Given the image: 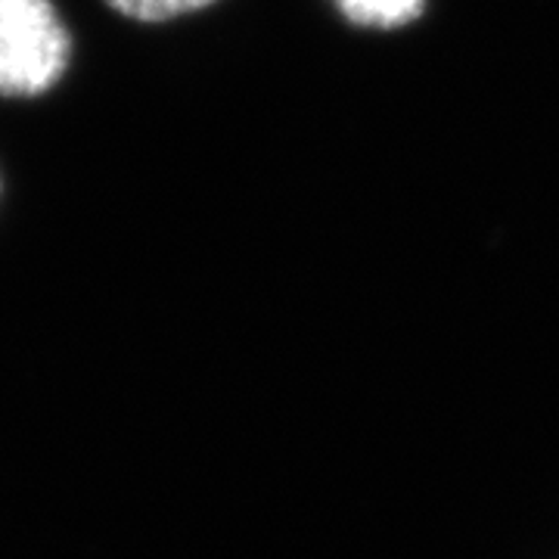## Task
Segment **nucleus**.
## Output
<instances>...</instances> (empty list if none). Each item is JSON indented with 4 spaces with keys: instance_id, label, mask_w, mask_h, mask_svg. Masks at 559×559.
I'll list each match as a JSON object with an SVG mask.
<instances>
[{
    "instance_id": "obj_1",
    "label": "nucleus",
    "mask_w": 559,
    "mask_h": 559,
    "mask_svg": "<svg viewBox=\"0 0 559 559\" xmlns=\"http://www.w3.org/2000/svg\"><path fill=\"white\" fill-rule=\"evenodd\" d=\"M75 38L53 0H0V97L50 94L72 66Z\"/></svg>"
},
{
    "instance_id": "obj_2",
    "label": "nucleus",
    "mask_w": 559,
    "mask_h": 559,
    "mask_svg": "<svg viewBox=\"0 0 559 559\" xmlns=\"http://www.w3.org/2000/svg\"><path fill=\"white\" fill-rule=\"evenodd\" d=\"M352 25L395 32L423 16L426 0H333Z\"/></svg>"
},
{
    "instance_id": "obj_3",
    "label": "nucleus",
    "mask_w": 559,
    "mask_h": 559,
    "mask_svg": "<svg viewBox=\"0 0 559 559\" xmlns=\"http://www.w3.org/2000/svg\"><path fill=\"white\" fill-rule=\"evenodd\" d=\"M103 3L121 13L124 20L168 22L187 16V13H200V10L218 3V0H103Z\"/></svg>"
},
{
    "instance_id": "obj_4",
    "label": "nucleus",
    "mask_w": 559,
    "mask_h": 559,
    "mask_svg": "<svg viewBox=\"0 0 559 559\" xmlns=\"http://www.w3.org/2000/svg\"><path fill=\"white\" fill-rule=\"evenodd\" d=\"M0 197H3V178H0Z\"/></svg>"
}]
</instances>
